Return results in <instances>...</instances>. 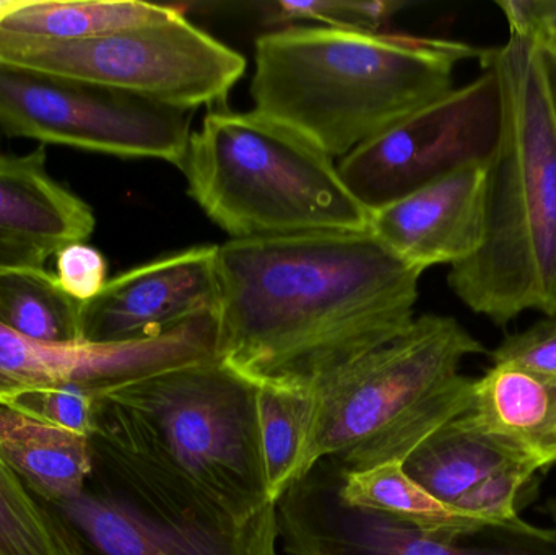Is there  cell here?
Wrapping results in <instances>:
<instances>
[{"instance_id": "6da1fadb", "label": "cell", "mask_w": 556, "mask_h": 555, "mask_svg": "<svg viewBox=\"0 0 556 555\" xmlns=\"http://www.w3.org/2000/svg\"><path fill=\"white\" fill-rule=\"evenodd\" d=\"M217 267L218 361L298 393L404 335L424 274L369 230L230 240Z\"/></svg>"}, {"instance_id": "7a4b0ae2", "label": "cell", "mask_w": 556, "mask_h": 555, "mask_svg": "<svg viewBox=\"0 0 556 555\" xmlns=\"http://www.w3.org/2000/svg\"><path fill=\"white\" fill-rule=\"evenodd\" d=\"M257 387L218 358L94 391V466L137 501L241 531L276 515Z\"/></svg>"}, {"instance_id": "3957f363", "label": "cell", "mask_w": 556, "mask_h": 555, "mask_svg": "<svg viewBox=\"0 0 556 555\" xmlns=\"http://www.w3.org/2000/svg\"><path fill=\"white\" fill-rule=\"evenodd\" d=\"M482 54L453 39L287 26L256 39L251 97L343 159L453 90L456 65Z\"/></svg>"}, {"instance_id": "277c9868", "label": "cell", "mask_w": 556, "mask_h": 555, "mask_svg": "<svg viewBox=\"0 0 556 555\" xmlns=\"http://www.w3.org/2000/svg\"><path fill=\"white\" fill-rule=\"evenodd\" d=\"M480 62L498 75L502 127L486 163L482 244L447 283L498 328L531 310L556 318V121L534 33L509 31Z\"/></svg>"}, {"instance_id": "5b68a950", "label": "cell", "mask_w": 556, "mask_h": 555, "mask_svg": "<svg viewBox=\"0 0 556 555\" xmlns=\"http://www.w3.org/2000/svg\"><path fill=\"white\" fill-rule=\"evenodd\" d=\"M485 348L457 319L424 315L314 391L300 479L324 459L359 472L402 463L472 407L476 378L459 374Z\"/></svg>"}, {"instance_id": "8992f818", "label": "cell", "mask_w": 556, "mask_h": 555, "mask_svg": "<svg viewBox=\"0 0 556 555\" xmlns=\"http://www.w3.org/2000/svg\"><path fill=\"white\" fill-rule=\"evenodd\" d=\"M189 195L231 240L368 230L333 159L261 111L212 110L179 166Z\"/></svg>"}, {"instance_id": "52a82bcc", "label": "cell", "mask_w": 556, "mask_h": 555, "mask_svg": "<svg viewBox=\"0 0 556 555\" xmlns=\"http://www.w3.org/2000/svg\"><path fill=\"white\" fill-rule=\"evenodd\" d=\"M0 64L126 91L178 110L218 104L247 59L178 13L165 22L80 41L0 29Z\"/></svg>"}, {"instance_id": "ba28073f", "label": "cell", "mask_w": 556, "mask_h": 555, "mask_svg": "<svg viewBox=\"0 0 556 555\" xmlns=\"http://www.w3.org/2000/svg\"><path fill=\"white\" fill-rule=\"evenodd\" d=\"M192 111L0 64V130L42 143L181 166Z\"/></svg>"}, {"instance_id": "9c48e42d", "label": "cell", "mask_w": 556, "mask_h": 555, "mask_svg": "<svg viewBox=\"0 0 556 555\" xmlns=\"http://www.w3.org/2000/svg\"><path fill=\"white\" fill-rule=\"evenodd\" d=\"M343 468L317 463L276 504L285 555H556V530L525 520L472 533H430L340 495Z\"/></svg>"}, {"instance_id": "30bf717a", "label": "cell", "mask_w": 556, "mask_h": 555, "mask_svg": "<svg viewBox=\"0 0 556 555\" xmlns=\"http://www.w3.org/2000/svg\"><path fill=\"white\" fill-rule=\"evenodd\" d=\"M476 80L453 88L340 160V176L369 212L472 165H486L502 127V87L482 64Z\"/></svg>"}, {"instance_id": "8fae6325", "label": "cell", "mask_w": 556, "mask_h": 555, "mask_svg": "<svg viewBox=\"0 0 556 555\" xmlns=\"http://www.w3.org/2000/svg\"><path fill=\"white\" fill-rule=\"evenodd\" d=\"M217 313L155 338L113 342H41L0 323V406L31 391L65 384L103 390L173 368L217 358Z\"/></svg>"}, {"instance_id": "7c38bea8", "label": "cell", "mask_w": 556, "mask_h": 555, "mask_svg": "<svg viewBox=\"0 0 556 555\" xmlns=\"http://www.w3.org/2000/svg\"><path fill=\"white\" fill-rule=\"evenodd\" d=\"M217 260L218 247L202 244L108 280L97 299L84 303L81 338L97 344L140 341L217 313Z\"/></svg>"}, {"instance_id": "4fadbf2b", "label": "cell", "mask_w": 556, "mask_h": 555, "mask_svg": "<svg viewBox=\"0 0 556 555\" xmlns=\"http://www.w3.org/2000/svg\"><path fill=\"white\" fill-rule=\"evenodd\" d=\"M55 507L100 555H278L277 512L248 530H217L156 510L111 482Z\"/></svg>"}, {"instance_id": "5bb4252c", "label": "cell", "mask_w": 556, "mask_h": 555, "mask_svg": "<svg viewBox=\"0 0 556 555\" xmlns=\"http://www.w3.org/2000/svg\"><path fill=\"white\" fill-rule=\"evenodd\" d=\"M486 165L441 176L369 212L368 230L415 269L469 260L483 238Z\"/></svg>"}, {"instance_id": "9a60e30c", "label": "cell", "mask_w": 556, "mask_h": 555, "mask_svg": "<svg viewBox=\"0 0 556 555\" xmlns=\"http://www.w3.org/2000/svg\"><path fill=\"white\" fill-rule=\"evenodd\" d=\"M90 205L46 168L45 146L25 155H0V235L55 254L85 243L94 230Z\"/></svg>"}, {"instance_id": "2e32d148", "label": "cell", "mask_w": 556, "mask_h": 555, "mask_svg": "<svg viewBox=\"0 0 556 555\" xmlns=\"http://www.w3.org/2000/svg\"><path fill=\"white\" fill-rule=\"evenodd\" d=\"M521 459L538 462L486 429L469 409L431 433L402 463V469L438 501L456 507L486 478Z\"/></svg>"}, {"instance_id": "e0dca14e", "label": "cell", "mask_w": 556, "mask_h": 555, "mask_svg": "<svg viewBox=\"0 0 556 555\" xmlns=\"http://www.w3.org/2000/svg\"><path fill=\"white\" fill-rule=\"evenodd\" d=\"M0 459L29 491L54 505L80 495L94 475L90 437L48 426L3 406Z\"/></svg>"}, {"instance_id": "ac0fdd59", "label": "cell", "mask_w": 556, "mask_h": 555, "mask_svg": "<svg viewBox=\"0 0 556 555\" xmlns=\"http://www.w3.org/2000/svg\"><path fill=\"white\" fill-rule=\"evenodd\" d=\"M470 413L542 468L556 465V378L493 364L476 380Z\"/></svg>"}, {"instance_id": "d6986e66", "label": "cell", "mask_w": 556, "mask_h": 555, "mask_svg": "<svg viewBox=\"0 0 556 555\" xmlns=\"http://www.w3.org/2000/svg\"><path fill=\"white\" fill-rule=\"evenodd\" d=\"M181 13L137 0H0V29L15 35L80 41L142 28Z\"/></svg>"}, {"instance_id": "ffe728a7", "label": "cell", "mask_w": 556, "mask_h": 555, "mask_svg": "<svg viewBox=\"0 0 556 555\" xmlns=\"http://www.w3.org/2000/svg\"><path fill=\"white\" fill-rule=\"evenodd\" d=\"M340 495L346 504L381 512L430 533H472L498 525L438 501L408 478L399 463L359 472L343 468Z\"/></svg>"}, {"instance_id": "44dd1931", "label": "cell", "mask_w": 556, "mask_h": 555, "mask_svg": "<svg viewBox=\"0 0 556 555\" xmlns=\"http://www.w3.org/2000/svg\"><path fill=\"white\" fill-rule=\"evenodd\" d=\"M84 303L45 267L0 273V323L31 341L80 342Z\"/></svg>"}, {"instance_id": "7402d4cb", "label": "cell", "mask_w": 556, "mask_h": 555, "mask_svg": "<svg viewBox=\"0 0 556 555\" xmlns=\"http://www.w3.org/2000/svg\"><path fill=\"white\" fill-rule=\"evenodd\" d=\"M261 452L270 501L300 479L301 459L313 419V393L257 388Z\"/></svg>"}, {"instance_id": "603a6c76", "label": "cell", "mask_w": 556, "mask_h": 555, "mask_svg": "<svg viewBox=\"0 0 556 555\" xmlns=\"http://www.w3.org/2000/svg\"><path fill=\"white\" fill-rule=\"evenodd\" d=\"M0 555H85L77 538L49 514L0 459Z\"/></svg>"}, {"instance_id": "cb8c5ba5", "label": "cell", "mask_w": 556, "mask_h": 555, "mask_svg": "<svg viewBox=\"0 0 556 555\" xmlns=\"http://www.w3.org/2000/svg\"><path fill=\"white\" fill-rule=\"evenodd\" d=\"M407 2L397 0H314V2H276L269 12L270 22L287 23L298 20H313L330 28L353 29V31H379L382 25Z\"/></svg>"}, {"instance_id": "d4e9b609", "label": "cell", "mask_w": 556, "mask_h": 555, "mask_svg": "<svg viewBox=\"0 0 556 555\" xmlns=\"http://www.w3.org/2000/svg\"><path fill=\"white\" fill-rule=\"evenodd\" d=\"M93 404L94 391L91 388L65 384L22 394L9 407L48 426L91 437Z\"/></svg>"}, {"instance_id": "484cf974", "label": "cell", "mask_w": 556, "mask_h": 555, "mask_svg": "<svg viewBox=\"0 0 556 555\" xmlns=\"http://www.w3.org/2000/svg\"><path fill=\"white\" fill-rule=\"evenodd\" d=\"M492 361L556 378V318L547 316L531 328L508 336L492 352Z\"/></svg>"}, {"instance_id": "4316f807", "label": "cell", "mask_w": 556, "mask_h": 555, "mask_svg": "<svg viewBox=\"0 0 556 555\" xmlns=\"http://www.w3.org/2000/svg\"><path fill=\"white\" fill-rule=\"evenodd\" d=\"M58 280L72 299L91 302L106 286V260L100 251L85 243H72L55 253Z\"/></svg>"}, {"instance_id": "83f0119b", "label": "cell", "mask_w": 556, "mask_h": 555, "mask_svg": "<svg viewBox=\"0 0 556 555\" xmlns=\"http://www.w3.org/2000/svg\"><path fill=\"white\" fill-rule=\"evenodd\" d=\"M498 7L509 31L535 33L556 42V0H503Z\"/></svg>"}, {"instance_id": "f1b7e54d", "label": "cell", "mask_w": 556, "mask_h": 555, "mask_svg": "<svg viewBox=\"0 0 556 555\" xmlns=\"http://www.w3.org/2000/svg\"><path fill=\"white\" fill-rule=\"evenodd\" d=\"M51 256L48 251L12 240L0 235V273L9 269H28V267H45L46 260Z\"/></svg>"}, {"instance_id": "f546056e", "label": "cell", "mask_w": 556, "mask_h": 555, "mask_svg": "<svg viewBox=\"0 0 556 555\" xmlns=\"http://www.w3.org/2000/svg\"><path fill=\"white\" fill-rule=\"evenodd\" d=\"M535 41H538L539 59H541L542 72H544L548 98H551L556 121V42L539 35H535Z\"/></svg>"}, {"instance_id": "4dcf8cb0", "label": "cell", "mask_w": 556, "mask_h": 555, "mask_svg": "<svg viewBox=\"0 0 556 555\" xmlns=\"http://www.w3.org/2000/svg\"><path fill=\"white\" fill-rule=\"evenodd\" d=\"M554 518H555V524H556V504H555V508H554ZM556 530V528H555Z\"/></svg>"}]
</instances>
